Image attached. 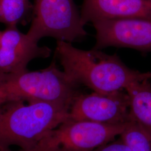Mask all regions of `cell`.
Listing matches in <instances>:
<instances>
[{
    "mask_svg": "<svg viewBox=\"0 0 151 151\" xmlns=\"http://www.w3.org/2000/svg\"><path fill=\"white\" fill-rule=\"evenodd\" d=\"M55 56L70 80L96 92L125 90L135 82L151 78V72L130 69L116 54L109 55L94 48L80 49L65 41L57 40Z\"/></svg>",
    "mask_w": 151,
    "mask_h": 151,
    "instance_id": "1",
    "label": "cell"
},
{
    "mask_svg": "<svg viewBox=\"0 0 151 151\" xmlns=\"http://www.w3.org/2000/svg\"><path fill=\"white\" fill-rule=\"evenodd\" d=\"M0 106V151L16 146L32 150L49 132L69 118L70 107L42 100Z\"/></svg>",
    "mask_w": 151,
    "mask_h": 151,
    "instance_id": "2",
    "label": "cell"
},
{
    "mask_svg": "<svg viewBox=\"0 0 151 151\" xmlns=\"http://www.w3.org/2000/svg\"><path fill=\"white\" fill-rule=\"evenodd\" d=\"M78 87L54 60L43 70L0 74V106L18 101L42 100L70 107L80 93Z\"/></svg>",
    "mask_w": 151,
    "mask_h": 151,
    "instance_id": "3",
    "label": "cell"
},
{
    "mask_svg": "<svg viewBox=\"0 0 151 151\" xmlns=\"http://www.w3.org/2000/svg\"><path fill=\"white\" fill-rule=\"evenodd\" d=\"M31 19L27 34L37 42L50 37L72 43L87 34L73 0H34Z\"/></svg>",
    "mask_w": 151,
    "mask_h": 151,
    "instance_id": "4",
    "label": "cell"
},
{
    "mask_svg": "<svg viewBox=\"0 0 151 151\" xmlns=\"http://www.w3.org/2000/svg\"><path fill=\"white\" fill-rule=\"evenodd\" d=\"M127 124H103L68 118L49 132L33 150L93 151L120 137Z\"/></svg>",
    "mask_w": 151,
    "mask_h": 151,
    "instance_id": "5",
    "label": "cell"
},
{
    "mask_svg": "<svg viewBox=\"0 0 151 151\" xmlns=\"http://www.w3.org/2000/svg\"><path fill=\"white\" fill-rule=\"evenodd\" d=\"M69 119L103 124H127L131 120L129 100L124 90L103 93H80L69 110Z\"/></svg>",
    "mask_w": 151,
    "mask_h": 151,
    "instance_id": "6",
    "label": "cell"
},
{
    "mask_svg": "<svg viewBox=\"0 0 151 151\" xmlns=\"http://www.w3.org/2000/svg\"><path fill=\"white\" fill-rule=\"evenodd\" d=\"M92 23L96 30L95 49L115 47L151 52V21L115 19H99Z\"/></svg>",
    "mask_w": 151,
    "mask_h": 151,
    "instance_id": "7",
    "label": "cell"
},
{
    "mask_svg": "<svg viewBox=\"0 0 151 151\" xmlns=\"http://www.w3.org/2000/svg\"><path fill=\"white\" fill-rule=\"evenodd\" d=\"M51 53L50 49L39 46L17 27H6L0 39V74L25 71L32 60L48 58Z\"/></svg>",
    "mask_w": 151,
    "mask_h": 151,
    "instance_id": "8",
    "label": "cell"
},
{
    "mask_svg": "<svg viewBox=\"0 0 151 151\" xmlns=\"http://www.w3.org/2000/svg\"><path fill=\"white\" fill-rule=\"evenodd\" d=\"M80 14L85 25L99 19H138L151 21V1L83 0Z\"/></svg>",
    "mask_w": 151,
    "mask_h": 151,
    "instance_id": "9",
    "label": "cell"
},
{
    "mask_svg": "<svg viewBox=\"0 0 151 151\" xmlns=\"http://www.w3.org/2000/svg\"><path fill=\"white\" fill-rule=\"evenodd\" d=\"M125 91L129 97L130 118L151 135V83L150 79L135 82Z\"/></svg>",
    "mask_w": 151,
    "mask_h": 151,
    "instance_id": "10",
    "label": "cell"
},
{
    "mask_svg": "<svg viewBox=\"0 0 151 151\" xmlns=\"http://www.w3.org/2000/svg\"><path fill=\"white\" fill-rule=\"evenodd\" d=\"M30 0H0V23L6 27H17L32 14Z\"/></svg>",
    "mask_w": 151,
    "mask_h": 151,
    "instance_id": "11",
    "label": "cell"
},
{
    "mask_svg": "<svg viewBox=\"0 0 151 151\" xmlns=\"http://www.w3.org/2000/svg\"><path fill=\"white\" fill-rule=\"evenodd\" d=\"M120 137L131 151H151V135L132 119Z\"/></svg>",
    "mask_w": 151,
    "mask_h": 151,
    "instance_id": "12",
    "label": "cell"
},
{
    "mask_svg": "<svg viewBox=\"0 0 151 151\" xmlns=\"http://www.w3.org/2000/svg\"><path fill=\"white\" fill-rule=\"evenodd\" d=\"M119 139L112 141L99 147L93 151H131L128 146L119 137Z\"/></svg>",
    "mask_w": 151,
    "mask_h": 151,
    "instance_id": "13",
    "label": "cell"
},
{
    "mask_svg": "<svg viewBox=\"0 0 151 151\" xmlns=\"http://www.w3.org/2000/svg\"><path fill=\"white\" fill-rule=\"evenodd\" d=\"M39 151L38 150H19L18 151H12L11 150V148L10 149H7V150H4V151Z\"/></svg>",
    "mask_w": 151,
    "mask_h": 151,
    "instance_id": "14",
    "label": "cell"
},
{
    "mask_svg": "<svg viewBox=\"0 0 151 151\" xmlns=\"http://www.w3.org/2000/svg\"><path fill=\"white\" fill-rule=\"evenodd\" d=\"M1 34H2V31H0V39H1Z\"/></svg>",
    "mask_w": 151,
    "mask_h": 151,
    "instance_id": "15",
    "label": "cell"
},
{
    "mask_svg": "<svg viewBox=\"0 0 151 151\" xmlns=\"http://www.w3.org/2000/svg\"></svg>",
    "mask_w": 151,
    "mask_h": 151,
    "instance_id": "16",
    "label": "cell"
}]
</instances>
